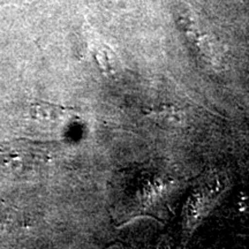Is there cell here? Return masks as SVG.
Returning a JSON list of instances; mask_svg holds the SVG:
<instances>
[{
	"instance_id": "cell-1",
	"label": "cell",
	"mask_w": 249,
	"mask_h": 249,
	"mask_svg": "<svg viewBox=\"0 0 249 249\" xmlns=\"http://www.w3.org/2000/svg\"><path fill=\"white\" fill-rule=\"evenodd\" d=\"M71 108H65L58 105H52L48 104V103H39V104H35L31 107L33 111V116L36 119L40 120H55L59 118L64 117L65 113L67 111H70Z\"/></svg>"
},
{
	"instance_id": "cell-2",
	"label": "cell",
	"mask_w": 249,
	"mask_h": 249,
	"mask_svg": "<svg viewBox=\"0 0 249 249\" xmlns=\"http://www.w3.org/2000/svg\"><path fill=\"white\" fill-rule=\"evenodd\" d=\"M151 114V117H154L156 121L161 124H166L167 127L177 126L181 120V116L178 110L172 107H163L158 110H155Z\"/></svg>"
}]
</instances>
